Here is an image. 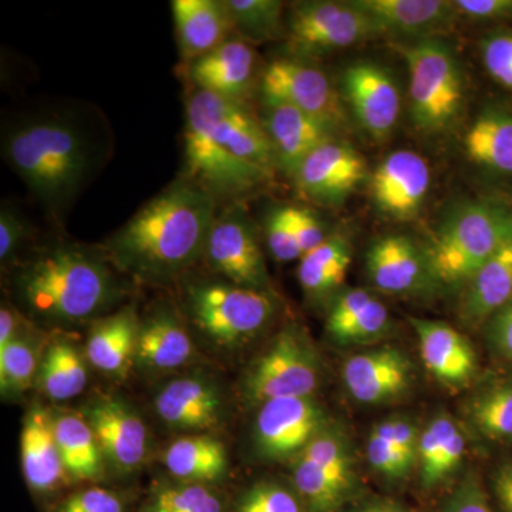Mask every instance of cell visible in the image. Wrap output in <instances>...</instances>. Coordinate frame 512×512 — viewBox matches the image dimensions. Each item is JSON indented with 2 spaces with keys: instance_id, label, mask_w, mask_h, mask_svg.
Masks as SVG:
<instances>
[{
  "instance_id": "cell-1",
  "label": "cell",
  "mask_w": 512,
  "mask_h": 512,
  "mask_svg": "<svg viewBox=\"0 0 512 512\" xmlns=\"http://www.w3.org/2000/svg\"><path fill=\"white\" fill-rule=\"evenodd\" d=\"M217 214V200L210 192L181 178L107 239L104 254L143 284H173L204 258Z\"/></svg>"
},
{
  "instance_id": "cell-2",
  "label": "cell",
  "mask_w": 512,
  "mask_h": 512,
  "mask_svg": "<svg viewBox=\"0 0 512 512\" xmlns=\"http://www.w3.org/2000/svg\"><path fill=\"white\" fill-rule=\"evenodd\" d=\"M104 251L55 242L32 252L13 269L16 305L47 326H76L110 311L123 296Z\"/></svg>"
},
{
  "instance_id": "cell-3",
  "label": "cell",
  "mask_w": 512,
  "mask_h": 512,
  "mask_svg": "<svg viewBox=\"0 0 512 512\" xmlns=\"http://www.w3.org/2000/svg\"><path fill=\"white\" fill-rule=\"evenodd\" d=\"M2 154L52 217H63L99 164L89 128L67 114L29 117L3 133Z\"/></svg>"
},
{
  "instance_id": "cell-4",
  "label": "cell",
  "mask_w": 512,
  "mask_h": 512,
  "mask_svg": "<svg viewBox=\"0 0 512 512\" xmlns=\"http://www.w3.org/2000/svg\"><path fill=\"white\" fill-rule=\"evenodd\" d=\"M512 242V211L491 202L456 208L426 251L431 274L446 285H463Z\"/></svg>"
},
{
  "instance_id": "cell-5",
  "label": "cell",
  "mask_w": 512,
  "mask_h": 512,
  "mask_svg": "<svg viewBox=\"0 0 512 512\" xmlns=\"http://www.w3.org/2000/svg\"><path fill=\"white\" fill-rule=\"evenodd\" d=\"M410 76V113L421 133H446L457 123L466 84L456 53L437 37L396 43Z\"/></svg>"
},
{
  "instance_id": "cell-6",
  "label": "cell",
  "mask_w": 512,
  "mask_h": 512,
  "mask_svg": "<svg viewBox=\"0 0 512 512\" xmlns=\"http://www.w3.org/2000/svg\"><path fill=\"white\" fill-rule=\"evenodd\" d=\"M185 305L202 335L220 346L248 342L276 312V301L268 291L242 288L228 281L191 285L185 292Z\"/></svg>"
},
{
  "instance_id": "cell-7",
  "label": "cell",
  "mask_w": 512,
  "mask_h": 512,
  "mask_svg": "<svg viewBox=\"0 0 512 512\" xmlns=\"http://www.w3.org/2000/svg\"><path fill=\"white\" fill-rule=\"evenodd\" d=\"M322 379V363L305 329L288 325L249 367L242 394L259 407L282 397H313Z\"/></svg>"
},
{
  "instance_id": "cell-8",
  "label": "cell",
  "mask_w": 512,
  "mask_h": 512,
  "mask_svg": "<svg viewBox=\"0 0 512 512\" xmlns=\"http://www.w3.org/2000/svg\"><path fill=\"white\" fill-rule=\"evenodd\" d=\"M293 461L292 487L308 512H338L355 490L349 441L328 427Z\"/></svg>"
},
{
  "instance_id": "cell-9",
  "label": "cell",
  "mask_w": 512,
  "mask_h": 512,
  "mask_svg": "<svg viewBox=\"0 0 512 512\" xmlns=\"http://www.w3.org/2000/svg\"><path fill=\"white\" fill-rule=\"evenodd\" d=\"M289 42L301 53L319 55L379 36L375 20L356 2H298L285 19Z\"/></svg>"
},
{
  "instance_id": "cell-10",
  "label": "cell",
  "mask_w": 512,
  "mask_h": 512,
  "mask_svg": "<svg viewBox=\"0 0 512 512\" xmlns=\"http://www.w3.org/2000/svg\"><path fill=\"white\" fill-rule=\"evenodd\" d=\"M262 100L284 103L333 128L346 127L345 101L328 74L301 59H276L259 80Z\"/></svg>"
},
{
  "instance_id": "cell-11",
  "label": "cell",
  "mask_w": 512,
  "mask_h": 512,
  "mask_svg": "<svg viewBox=\"0 0 512 512\" xmlns=\"http://www.w3.org/2000/svg\"><path fill=\"white\" fill-rule=\"evenodd\" d=\"M204 259L214 274L231 284L269 292V274L254 224L241 205L217 214Z\"/></svg>"
},
{
  "instance_id": "cell-12",
  "label": "cell",
  "mask_w": 512,
  "mask_h": 512,
  "mask_svg": "<svg viewBox=\"0 0 512 512\" xmlns=\"http://www.w3.org/2000/svg\"><path fill=\"white\" fill-rule=\"evenodd\" d=\"M184 154L187 178L200 184L217 200L238 198L268 183L274 174L241 160L222 148L202 127L185 113Z\"/></svg>"
},
{
  "instance_id": "cell-13",
  "label": "cell",
  "mask_w": 512,
  "mask_h": 512,
  "mask_svg": "<svg viewBox=\"0 0 512 512\" xmlns=\"http://www.w3.org/2000/svg\"><path fill=\"white\" fill-rule=\"evenodd\" d=\"M185 113L195 117L229 153L274 174L275 158L264 126L247 104L195 89Z\"/></svg>"
},
{
  "instance_id": "cell-14",
  "label": "cell",
  "mask_w": 512,
  "mask_h": 512,
  "mask_svg": "<svg viewBox=\"0 0 512 512\" xmlns=\"http://www.w3.org/2000/svg\"><path fill=\"white\" fill-rule=\"evenodd\" d=\"M328 427V416L315 397L269 400L258 407L255 448L266 460H295Z\"/></svg>"
},
{
  "instance_id": "cell-15",
  "label": "cell",
  "mask_w": 512,
  "mask_h": 512,
  "mask_svg": "<svg viewBox=\"0 0 512 512\" xmlns=\"http://www.w3.org/2000/svg\"><path fill=\"white\" fill-rule=\"evenodd\" d=\"M80 413L92 427L104 463L123 474L143 466L148 454V431L130 404L117 397H96Z\"/></svg>"
},
{
  "instance_id": "cell-16",
  "label": "cell",
  "mask_w": 512,
  "mask_h": 512,
  "mask_svg": "<svg viewBox=\"0 0 512 512\" xmlns=\"http://www.w3.org/2000/svg\"><path fill=\"white\" fill-rule=\"evenodd\" d=\"M342 97L373 140L383 141L392 134L402 110V97L389 70L367 60L350 64L342 74Z\"/></svg>"
},
{
  "instance_id": "cell-17",
  "label": "cell",
  "mask_w": 512,
  "mask_h": 512,
  "mask_svg": "<svg viewBox=\"0 0 512 512\" xmlns=\"http://www.w3.org/2000/svg\"><path fill=\"white\" fill-rule=\"evenodd\" d=\"M366 175L367 165L362 154L336 137L316 148L292 180L309 201L323 207H336L355 192Z\"/></svg>"
},
{
  "instance_id": "cell-18",
  "label": "cell",
  "mask_w": 512,
  "mask_h": 512,
  "mask_svg": "<svg viewBox=\"0 0 512 512\" xmlns=\"http://www.w3.org/2000/svg\"><path fill=\"white\" fill-rule=\"evenodd\" d=\"M154 409L163 423L187 434L215 429L224 417L221 387L210 376L194 373L175 377L156 394Z\"/></svg>"
},
{
  "instance_id": "cell-19",
  "label": "cell",
  "mask_w": 512,
  "mask_h": 512,
  "mask_svg": "<svg viewBox=\"0 0 512 512\" xmlns=\"http://www.w3.org/2000/svg\"><path fill=\"white\" fill-rule=\"evenodd\" d=\"M431 187L430 165L416 151L397 150L377 165L372 175L377 210L397 221L416 218Z\"/></svg>"
},
{
  "instance_id": "cell-20",
  "label": "cell",
  "mask_w": 512,
  "mask_h": 512,
  "mask_svg": "<svg viewBox=\"0 0 512 512\" xmlns=\"http://www.w3.org/2000/svg\"><path fill=\"white\" fill-rule=\"evenodd\" d=\"M343 383L350 396L362 404L394 402L409 392L413 365L399 348L383 346L349 357L343 365Z\"/></svg>"
},
{
  "instance_id": "cell-21",
  "label": "cell",
  "mask_w": 512,
  "mask_h": 512,
  "mask_svg": "<svg viewBox=\"0 0 512 512\" xmlns=\"http://www.w3.org/2000/svg\"><path fill=\"white\" fill-rule=\"evenodd\" d=\"M366 272L372 285L387 295H416L436 281L426 251L404 235L373 242L366 254Z\"/></svg>"
},
{
  "instance_id": "cell-22",
  "label": "cell",
  "mask_w": 512,
  "mask_h": 512,
  "mask_svg": "<svg viewBox=\"0 0 512 512\" xmlns=\"http://www.w3.org/2000/svg\"><path fill=\"white\" fill-rule=\"evenodd\" d=\"M261 123L274 151L275 167L291 178L316 148L338 137L322 121L284 103L264 101Z\"/></svg>"
},
{
  "instance_id": "cell-23",
  "label": "cell",
  "mask_w": 512,
  "mask_h": 512,
  "mask_svg": "<svg viewBox=\"0 0 512 512\" xmlns=\"http://www.w3.org/2000/svg\"><path fill=\"white\" fill-rule=\"evenodd\" d=\"M190 77L195 89L245 103L256 80L254 47L239 36H231L190 63Z\"/></svg>"
},
{
  "instance_id": "cell-24",
  "label": "cell",
  "mask_w": 512,
  "mask_h": 512,
  "mask_svg": "<svg viewBox=\"0 0 512 512\" xmlns=\"http://www.w3.org/2000/svg\"><path fill=\"white\" fill-rule=\"evenodd\" d=\"M419 338L424 366L437 382L463 387L477 373V355L457 329L440 320L410 319Z\"/></svg>"
},
{
  "instance_id": "cell-25",
  "label": "cell",
  "mask_w": 512,
  "mask_h": 512,
  "mask_svg": "<svg viewBox=\"0 0 512 512\" xmlns=\"http://www.w3.org/2000/svg\"><path fill=\"white\" fill-rule=\"evenodd\" d=\"M20 463L30 490L52 493L69 477L57 446L52 410L33 404L20 433Z\"/></svg>"
},
{
  "instance_id": "cell-26",
  "label": "cell",
  "mask_w": 512,
  "mask_h": 512,
  "mask_svg": "<svg viewBox=\"0 0 512 512\" xmlns=\"http://www.w3.org/2000/svg\"><path fill=\"white\" fill-rule=\"evenodd\" d=\"M375 20L380 35L397 39H427L451 26L458 18L448 0H356Z\"/></svg>"
},
{
  "instance_id": "cell-27",
  "label": "cell",
  "mask_w": 512,
  "mask_h": 512,
  "mask_svg": "<svg viewBox=\"0 0 512 512\" xmlns=\"http://www.w3.org/2000/svg\"><path fill=\"white\" fill-rule=\"evenodd\" d=\"M194 353L190 333L170 306H158L140 322L136 365L144 372L180 369L191 362Z\"/></svg>"
},
{
  "instance_id": "cell-28",
  "label": "cell",
  "mask_w": 512,
  "mask_h": 512,
  "mask_svg": "<svg viewBox=\"0 0 512 512\" xmlns=\"http://www.w3.org/2000/svg\"><path fill=\"white\" fill-rule=\"evenodd\" d=\"M171 9L181 55L190 63L232 36L234 25L225 0H174Z\"/></svg>"
},
{
  "instance_id": "cell-29",
  "label": "cell",
  "mask_w": 512,
  "mask_h": 512,
  "mask_svg": "<svg viewBox=\"0 0 512 512\" xmlns=\"http://www.w3.org/2000/svg\"><path fill=\"white\" fill-rule=\"evenodd\" d=\"M138 322L131 306L99 319L86 343L87 362L104 375L123 377L136 363Z\"/></svg>"
},
{
  "instance_id": "cell-30",
  "label": "cell",
  "mask_w": 512,
  "mask_h": 512,
  "mask_svg": "<svg viewBox=\"0 0 512 512\" xmlns=\"http://www.w3.org/2000/svg\"><path fill=\"white\" fill-rule=\"evenodd\" d=\"M460 318L470 326L488 322L512 301V242L464 284Z\"/></svg>"
},
{
  "instance_id": "cell-31",
  "label": "cell",
  "mask_w": 512,
  "mask_h": 512,
  "mask_svg": "<svg viewBox=\"0 0 512 512\" xmlns=\"http://www.w3.org/2000/svg\"><path fill=\"white\" fill-rule=\"evenodd\" d=\"M164 466L175 480L211 485L227 476V448L211 434H187L165 450Z\"/></svg>"
},
{
  "instance_id": "cell-32",
  "label": "cell",
  "mask_w": 512,
  "mask_h": 512,
  "mask_svg": "<svg viewBox=\"0 0 512 512\" xmlns=\"http://www.w3.org/2000/svg\"><path fill=\"white\" fill-rule=\"evenodd\" d=\"M468 158L490 173L512 177V113L487 107L464 137Z\"/></svg>"
},
{
  "instance_id": "cell-33",
  "label": "cell",
  "mask_w": 512,
  "mask_h": 512,
  "mask_svg": "<svg viewBox=\"0 0 512 512\" xmlns=\"http://www.w3.org/2000/svg\"><path fill=\"white\" fill-rule=\"evenodd\" d=\"M52 413L57 446L69 477L80 481L99 480L106 463L90 424L82 413L63 410Z\"/></svg>"
},
{
  "instance_id": "cell-34",
  "label": "cell",
  "mask_w": 512,
  "mask_h": 512,
  "mask_svg": "<svg viewBox=\"0 0 512 512\" xmlns=\"http://www.w3.org/2000/svg\"><path fill=\"white\" fill-rule=\"evenodd\" d=\"M36 383L53 402H67L79 396L89 383L83 353L70 340L56 339L43 352Z\"/></svg>"
},
{
  "instance_id": "cell-35",
  "label": "cell",
  "mask_w": 512,
  "mask_h": 512,
  "mask_svg": "<svg viewBox=\"0 0 512 512\" xmlns=\"http://www.w3.org/2000/svg\"><path fill=\"white\" fill-rule=\"evenodd\" d=\"M352 264V247L342 235H329L319 247L299 259L298 281L309 298H325L345 281Z\"/></svg>"
},
{
  "instance_id": "cell-36",
  "label": "cell",
  "mask_w": 512,
  "mask_h": 512,
  "mask_svg": "<svg viewBox=\"0 0 512 512\" xmlns=\"http://www.w3.org/2000/svg\"><path fill=\"white\" fill-rule=\"evenodd\" d=\"M232 25L248 43L278 39L286 29L284 3L278 0H225Z\"/></svg>"
},
{
  "instance_id": "cell-37",
  "label": "cell",
  "mask_w": 512,
  "mask_h": 512,
  "mask_svg": "<svg viewBox=\"0 0 512 512\" xmlns=\"http://www.w3.org/2000/svg\"><path fill=\"white\" fill-rule=\"evenodd\" d=\"M42 346L35 336L20 332L0 349V389L3 396L25 393L36 383L42 363Z\"/></svg>"
},
{
  "instance_id": "cell-38",
  "label": "cell",
  "mask_w": 512,
  "mask_h": 512,
  "mask_svg": "<svg viewBox=\"0 0 512 512\" xmlns=\"http://www.w3.org/2000/svg\"><path fill=\"white\" fill-rule=\"evenodd\" d=\"M143 512H227V505L210 485L175 480L156 485Z\"/></svg>"
},
{
  "instance_id": "cell-39",
  "label": "cell",
  "mask_w": 512,
  "mask_h": 512,
  "mask_svg": "<svg viewBox=\"0 0 512 512\" xmlns=\"http://www.w3.org/2000/svg\"><path fill=\"white\" fill-rule=\"evenodd\" d=\"M468 416L484 437L512 439V380L481 389L468 403Z\"/></svg>"
},
{
  "instance_id": "cell-40",
  "label": "cell",
  "mask_w": 512,
  "mask_h": 512,
  "mask_svg": "<svg viewBox=\"0 0 512 512\" xmlns=\"http://www.w3.org/2000/svg\"><path fill=\"white\" fill-rule=\"evenodd\" d=\"M235 512H308L295 488L276 481H259L242 493Z\"/></svg>"
},
{
  "instance_id": "cell-41",
  "label": "cell",
  "mask_w": 512,
  "mask_h": 512,
  "mask_svg": "<svg viewBox=\"0 0 512 512\" xmlns=\"http://www.w3.org/2000/svg\"><path fill=\"white\" fill-rule=\"evenodd\" d=\"M389 329V311L375 298L352 322L330 339L339 345H370L382 339Z\"/></svg>"
},
{
  "instance_id": "cell-42",
  "label": "cell",
  "mask_w": 512,
  "mask_h": 512,
  "mask_svg": "<svg viewBox=\"0 0 512 512\" xmlns=\"http://www.w3.org/2000/svg\"><path fill=\"white\" fill-rule=\"evenodd\" d=\"M265 238L276 261L292 262L302 258L303 252L293 229L291 205H281L266 215Z\"/></svg>"
},
{
  "instance_id": "cell-43",
  "label": "cell",
  "mask_w": 512,
  "mask_h": 512,
  "mask_svg": "<svg viewBox=\"0 0 512 512\" xmlns=\"http://www.w3.org/2000/svg\"><path fill=\"white\" fill-rule=\"evenodd\" d=\"M460 429L456 420L447 414H439L421 431L419 444V463L421 481L430 476L439 463L448 441Z\"/></svg>"
},
{
  "instance_id": "cell-44",
  "label": "cell",
  "mask_w": 512,
  "mask_h": 512,
  "mask_svg": "<svg viewBox=\"0 0 512 512\" xmlns=\"http://www.w3.org/2000/svg\"><path fill=\"white\" fill-rule=\"evenodd\" d=\"M367 463L379 473L380 476L389 480H403L412 473L416 463L404 456L389 440L383 439L375 431L370 433L366 444Z\"/></svg>"
},
{
  "instance_id": "cell-45",
  "label": "cell",
  "mask_w": 512,
  "mask_h": 512,
  "mask_svg": "<svg viewBox=\"0 0 512 512\" xmlns=\"http://www.w3.org/2000/svg\"><path fill=\"white\" fill-rule=\"evenodd\" d=\"M481 57L488 74L512 92V32L493 33L481 40Z\"/></svg>"
},
{
  "instance_id": "cell-46",
  "label": "cell",
  "mask_w": 512,
  "mask_h": 512,
  "mask_svg": "<svg viewBox=\"0 0 512 512\" xmlns=\"http://www.w3.org/2000/svg\"><path fill=\"white\" fill-rule=\"evenodd\" d=\"M32 235L29 221L9 204L0 210V261L2 265L15 261Z\"/></svg>"
},
{
  "instance_id": "cell-47",
  "label": "cell",
  "mask_w": 512,
  "mask_h": 512,
  "mask_svg": "<svg viewBox=\"0 0 512 512\" xmlns=\"http://www.w3.org/2000/svg\"><path fill=\"white\" fill-rule=\"evenodd\" d=\"M439 512H495L480 477L470 471L451 491Z\"/></svg>"
},
{
  "instance_id": "cell-48",
  "label": "cell",
  "mask_w": 512,
  "mask_h": 512,
  "mask_svg": "<svg viewBox=\"0 0 512 512\" xmlns=\"http://www.w3.org/2000/svg\"><path fill=\"white\" fill-rule=\"evenodd\" d=\"M126 503L119 493L106 488L77 491L59 505L56 512H124Z\"/></svg>"
},
{
  "instance_id": "cell-49",
  "label": "cell",
  "mask_w": 512,
  "mask_h": 512,
  "mask_svg": "<svg viewBox=\"0 0 512 512\" xmlns=\"http://www.w3.org/2000/svg\"><path fill=\"white\" fill-rule=\"evenodd\" d=\"M373 299L375 296L367 292L366 289L353 288L340 293L330 309L328 320H326V332L330 338L352 322Z\"/></svg>"
},
{
  "instance_id": "cell-50",
  "label": "cell",
  "mask_w": 512,
  "mask_h": 512,
  "mask_svg": "<svg viewBox=\"0 0 512 512\" xmlns=\"http://www.w3.org/2000/svg\"><path fill=\"white\" fill-rule=\"evenodd\" d=\"M372 431L393 443L404 456L410 458L414 463H419L421 431L417 429L413 421L403 419V417H393V419L380 421Z\"/></svg>"
},
{
  "instance_id": "cell-51",
  "label": "cell",
  "mask_w": 512,
  "mask_h": 512,
  "mask_svg": "<svg viewBox=\"0 0 512 512\" xmlns=\"http://www.w3.org/2000/svg\"><path fill=\"white\" fill-rule=\"evenodd\" d=\"M291 215L293 229H295L296 238H298L303 255L319 247L329 237L318 215L309 208L293 207L291 205Z\"/></svg>"
},
{
  "instance_id": "cell-52",
  "label": "cell",
  "mask_w": 512,
  "mask_h": 512,
  "mask_svg": "<svg viewBox=\"0 0 512 512\" xmlns=\"http://www.w3.org/2000/svg\"><path fill=\"white\" fill-rule=\"evenodd\" d=\"M458 16L491 22L512 18V0H456Z\"/></svg>"
},
{
  "instance_id": "cell-53",
  "label": "cell",
  "mask_w": 512,
  "mask_h": 512,
  "mask_svg": "<svg viewBox=\"0 0 512 512\" xmlns=\"http://www.w3.org/2000/svg\"><path fill=\"white\" fill-rule=\"evenodd\" d=\"M487 336L498 355L512 362V301L487 322Z\"/></svg>"
},
{
  "instance_id": "cell-54",
  "label": "cell",
  "mask_w": 512,
  "mask_h": 512,
  "mask_svg": "<svg viewBox=\"0 0 512 512\" xmlns=\"http://www.w3.org/2000/svg\"><path fill=\"white\" fill-rule=\"evenodd\" d=\"M491 490L500 512H512V458L495 470Z\"/></svg>"
},
{
  "instance_id": "cell-55",
  "label": "cell",
  "mask_w": 512,
  "mask_h": 512,
  "mask_svg": "<svg viewBox=\"0 0 512 512\" xmlns=\"http://www.w3.org/2000/svg\"><path fill=\"white\" fill-rule=\"evenodd\" d=\"M19 311L9 303H2L0 309V349L8 346L22 332Z\"/></svg>"
},
{
  "instance_id": "cell-56",
  "label": "cell",
  "mask_w": 512,
  "mask_h": 512,
  "mask_svg": "<svg viewBox=\"0 0 512 512\" xmlns=\"http://www.w3.org/2000/svg\"><path fill=\"white\" fill-rule=\"evenodd\" d=\"M353 512H406L400 505L390 503V501H372L362 505Z\"/></svg>"
}]
</instances>
